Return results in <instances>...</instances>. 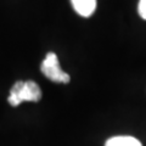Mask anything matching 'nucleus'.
Listing matches in <instances>:
<instances>
[{
  "instance_id": "f257e3e1",
  "label": "nucleus",
  "mask_w": 146,
  "mask_h": 146,
  "mask_svg": "<svg viewBox=\"0 0 146 146\" xmlns=\"http://www.w3.org/2000/svg\"><path fill=\"white\" fill-rule=\"evenodd\" d=\"M42 99V90L39 85L33 80L22 82L18 80L11 88L10 95L7 98V101L11 106H18L23 101H32L38 102Z\"/></svg>"
},
{
  "instance_id": "f03ea898",
  "label": "nucleus",
  "mask_w": 146,
  "mask_h": 146,
  "mask_svg": "<svg viewBox=\"0 0 146 146\" xmlns=\"http://www.w3.org/2000/svg\"><path fill=\"white\" fill-rule=\"evenodd\" d=\"M40 71L43 74L54 83H63L66 84L71 80L68 73L61 70L60 62L55 52H48L45 58L40 65Z\"/></svg>"
},
{
  "instance_id": "7ed1b4c3",
  "label": "nucleus",
  "mask_w": 146,
  "mask_h": 146,
  "mask_svg": "<svg viewBox=\"0 0 146 146\" xmlns=\"http://www.w3.org/2000/svg\"><path fill=\"white\" fill-rule=\"evenodd\" d=\"M74 11L82 17H90L96 10V0H71Z\"/></svg>"
},
{
  "instance_id": "20e7f679",
  "label": "nucleus",
  "mask_w": 146,
  "mask_h": 146,
  "mask_svg": "<svg viewBox=\"0 0 146 146\" xmlns=\"http://www.w3.org/2000/svg\"><path fill=\"white\" fill-rule=\"evenodd\" d=\"M105 146H143L141 143L133 138V136H128V135H121V136H113L110 138Z\"/></svg>"
},
{
  "instance_id": "39448f33",
  "label": "nucleus",
  "mask_w": 146,
  "mask_h": 146,
  "mask_svg": "<svg viewBox=\"0 0 146 146\" xmlns=\"http://www.w3.org/2000/svg\"><path fill=\"white\" fill-rule=\"evenodd\" d=\"M138 11H139L140 17L146 20V0H139Z\"/></svg>"
}]
</instances>
